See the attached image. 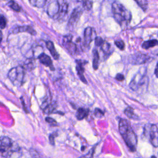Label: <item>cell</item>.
Masks as SVG:
<instances>
[{
  "instance_id": "obj_23",
  "label": "cell",
  "mask_w": 158,
  "mask_h": 158,
  "mask_svg": "<svg viewBox=\"0 0 158 158\" xmlns=\"http://www.w3.org/2000/svg\"><path fill=\"white\" fill-rule=\"evenodd\" d=\"M102 51H103V52L105 54H110L112 52H111V46L110 45V44L107 43V42H104L102 43V44L100 46Z\"/></svg>"
},
{
  "instance_id": "obj_30",
  "label": "cell",
  "mask_w": 158,
  "mask_h": 158,
  "mask_svg": "<svg viewBox=\"0 0 158 158\" xmlns=\"http://www.w3.org/2000/svg\"><path fill=\"white\" fill-rule=\"evenodd\" d=\"M55 135L54 133L53 134H51L49 136V143L51 145L54 146L55 145V141H54V138H55Z\"/></svg>"
},
{
  "instance_id": "obj_28",
  "label": "cell",
  "mask_w": 158,
  "mask_h": 158,
  "mask_svg": "<svg viewBox=\"0 0 158 158\" xmlns=\"http://www.w3.org/2000/svg\"><path fill=\"white\" fill-rule=\"evenodd\" d=\"M103 43H104V41H103V40L102 39L101 37H100V36L96 37V38H95V44H96V46H101L102 44Z\"/></svg>"
},
{
  "instance_id": "obj_18",
  "label": "cell",
  "mask_w": 158,
  "mask_h": 158,
  "mask_svg": "<svg viewBox=\"0 0 158 158\" xmlns=\"http://www.w3.org/2000/svg\"><path fill=\"white\" fill-rule=\"evenodd\" d=\"M99 54L97 49L93 50V67L94 70H97L99 67Z\"/></svg>"
},
{
  "instance_id": "obj_22",
  "label": "cell",
  "mask_w": 158,
  "mask_h": 158,
  "mask_svg": "<svg viewBox=\"0 0 158 158\" xmlns=\"http://www.w3.org/2000/svg\"><path fill=\"white\" fill-rule=\"evenodd\" d=\"M4 1H6V4L14 10L16 11V12H20V7L19 6V4L17 3H16L14 1V0H4Z\"/></svg>"
},
{
  "instance_id": "obj_5",
  "label": "cell",
  "mask_w": 158,
  "mask_h": 158,
  "mask_svg": "<svg viewBox=\"0 0 158 158\" xmlns=\"http://www.w3.org/2000/svg\"><path fill=\"white\" fill-rule=\"evenodd\" d=\"M148 78L145 73L138 72L131 80L130 83V87L134 91H138L140 88L141 90H145L148 87Z\"/></svg>"
},
{
  "instance_id": "obj_15",
  "label": "cell",
  "mask_w": 158,
  "mask_h": 158,
  "mask_svg": "<svg viewBox=\"0 0 158 158\" xmlns=\"http://www.w3.org/2000/svg\"><path fill=\"white\" fill-rule=\"evenodd\" d=\"M28 32L30 33L31 35H34L36 34L35 30L30 26H25V27H18L17 28H15L13 30V33H17L19 32Z\"/></svg>"
},
{
  "instance_id": "obj_29",
  "label": "cell",
  "mask_w": 158,
  "mask_h": 158,
  "mask_svg": "<svg viewBox=\"0 0 158 158\" xmlns=\"http://www.w3.org/2000/svg\"><path fill=\"white\" fill-rule=\"evenodd\" d=\"M94 114H95V115H96V117H102V116L104 115V112H103L101 110H100V109L96 108V109H95V110H94Z\"/></svg>"
},
{
  "instance_id": "obj_6",
  "label": "cell",
  "mask_w": 158,
  "mask_h": 158,
  "mask_svg": "<svg viewBox=\"0 0 158 158\" xmlns=\"http://www.w3.org/2000/svg\"><path fill=\"white\" fill-rule=\"evenodd\" d=\"M144 135L148 138L154 147H158V128L156 125L148 124L145 125Z\"/></svg>"
},
{
  "instance_id": "obj_8",
  "label": "cell",
  "mask_w": 158,
  "mask_h": 158,
  "mask_svg": "<svg viewBox=\"0 0 158 158\" xmlns=\"http://www.w3.org/2000/svg\"><path fill=\"white\" fill-rule=\"evenodd\" d=\"M59 2V10L56 20L63 19L67 15L68 11V4L65 0H57Z\"/></svg>"
},
{
  "instance_id": "obj_25",
  "label": "cell",
  "mask_w": 158,
  "mask_h": 158,
  "mask_svg": "<svg viewBox=\"0 0 158 158\" xmlns=\"http://www.w3.org/2000/svg\"><path fill=\"white\" fill-rule=\"evenodd\" d=\"M114 44L120 50H123L125 49V43L122 40H116L115 41Z\"/></svg>"
},
{
  "instance_id": "obj_4",
  "label": "cell",
  "mask_w": 158,
  "mask_h": 158,
  "mask_svg": "<svg viewBox=\"0 0 158 158\" xmlns=\"http://www.w3.org/2000/svg\"><path fill=\"white\" fill-rule=\"evenodd\" d=\"M25 75V68L19 65L11 69L8 72V78L10 81L17 86H22L24 83Z\"/></svg>"
},
{
  "instance_id": "obj_2",
  "label": "cell",
  "mask_w": 158,
  "mask_h": 158,
  "mask_svg": "<svg viewBox=\"0 0 158 158\" xmlns=\"http://www.w3.org/2000/svg\"><path fill=\"white\" fill-rule=\"evenodd\" d=\"M118 130L130 151H135L137 146V138L129 121L123 118L120 119L118 123Z\"/></svg>"
},
{
  "instance_id": "obj_27",
  "label": "cell",
  "mask_w": 158,
  "mask_h": 158,
  "mask_svg": "<svg viewBox=\"0 0 158 158\" xmlns=\"http://www.w3.org/2000/svg\"><path fill=\"white\" fill-rule=\"evenodd\" d=\"M45 120H46V121L48 123H49L51 126H57V122H56L54 118H51V117H47L45 118Z\"/></svg>"
},
{
  "instance_id": "obj_1",
  "label": "cell",
  "mask_w": 158,
  "mask_h": 158,
  "mask_svg": "<svg viewBox=\"0 0 158 158\" xmlns=\"http://www.w3.org/2000/svg\"><path fill=\"white\" fill-rule=\"evenodd\" d=\"M22 150L19 144L7 136L0 137V156L4 158H20Z\"/></svg>"
},
{
  "instance_id": "obj_17",
  "label": "cell",
  "mask_w": 158,
  "mask_h": 158,
  "mask_svg": "<svg viewBox=\"0 0 158 158\" xmlns=\"http://www.w3.org/2000/svg\"><path fill=\"white\" fill-rule=\"evenodd\" d=\"M89 113V109H85L83 107H80L77 109V118L78 120H81L84 119L85 117H86Z\"/></svg>"
},
{
  "instance_id": "obj_16",
  "label": "cell",
  "mask_w": 158,
  "mask_h": 158,
  "mask_svg": "<svg viewBox=\"0 0 158 158\" xmlns=\"http://www.w3.org/2000/svg\"><path fill=\"white\" fill-rule=\"evenodd\" d=\"M46 47H47L48 49L50 52L51 54L53 57V58L55 60H57L59 59V55L57 53V52L56 51L53 43L52 41H48L46 42Z\"/></svg>"
},
{
  "instance_id": "obj_24",
  "label": "cell",
  "mask_w": 158,
  "mask_h": 158,
  "mask_svg": "<svg viewBox=\"0 0 158 158\" xmlns=\"http://www.w3.org/2000/svg\"><path fill=\"white\" fill-rule=\"evenodd\" d=\"M92 6H93V2L91 1L90 0H84L83 2V7L88 10L91 9Z\"/></svg>"
},
{
  "instance_id": "obj_9",
  "label": "cell",
  "mask_w": 158,
  "mask_h": 158,
  "mask_svg": "<svg viewBox=\"0 0 158 158\" xmlns=\"http://www.w3.org/2000/svg\"><path fill=\"white\" fill-rule=\"evenodd\" d=\"M81 14H82V10L80 7H77L74 9L69 20V23H68L69 26L71 27H73L78 22Z\"/></svg>"
},
{
  "instance_id": "obj_20",
  "label": "cell",
  "mask_w": 158,
  "mask_h": 158,
  "mask_svg": "<svg viewBox=\"0 0 158 158\" xmlns=\"http://www.w3.org/2000/svg\"><path fill=\"white\" fill-rule=\"evenodd\" d=\"M124 114L130 118L136 120L138 119V116L135 114L134 110L132 107H128L124 110Z\"/></svg>"
},
{
  "instance_id": "obj_34",
  "label": "cell",
  "mask_w": 158,
  "mask_h": 158,
  "mask_svg": "<svg viewBox=\"0 0 158 158\" xmlns=\"http://www.w3.org/2000/svg\"><path fill=\"white\" fill-rule=\"evenodd\" d=\"M151 158H157V157H156L155 156H151Z\"/></svg>"
},
{
  "instance_id": "obj_32",
  "label": "cell",
  "mask_w": 158,
  "mask_h": 158,
  "mask_svg": "<svg viewBox=\"0 0 158 158\" xmlns=\"http://www.w3.org/2000/svg\"><path fill=\"white\" fill-rule=\"evenodd\" d=\"M154 73H155L156 77L158 78V62L157 63V65H156V69L154 70Z\"/></svg>"
},
{
  "instance_id": "obj_13",
  "label": "cell",
  "mask_w": 158,
  "mask_h": 158,
  "mask_svg": "<svg viewBox=\"0 0 158 158\" xmlns=\"http://www.w3.org/2000/svg\"><path fill=\"white\" fill-rule=\"evenodd\" d=\"M148 56L144 54H134L131 56L130 62L134 64H142L145 63L148 59Z\"/></svg>"
},
{
  "instance_id": "obj_21",
  "label": "cell",
  "mask_w": 158,
  "mask_h": 158,
  "mask_svg": "<svg viewBox=\"0 0 158 158\" xmlns=\"http://www.w3.org/2000/svg\"><path fill=\"white\" fill-rule=\"evenodd\" d=\"M47 0H29L30 4L36 7L41 8L44 6Z\"/></svg>"
},
{
  "instance_id": "obj_10",
  "label": "cell",
  "mask_w": 158,
  "mask_h": 158,
  "mask_svg": "<svg viewBox=\"0 0 158 158\" xmlns=\"http://www.w3.org/2000/svg\"><path fill=\"white\" fill-rule=\"evenodd\" d=\"M41 108L43 111L47 114L52 113L56 108V104L54 102H52L49 99L44 101L41 105Z\"/></svg>"
},
{
  "instance_id": "obj_33",
  "label": "cell",
  "mask_w": 158,
  "mask_h": 158,
  "mask_svg": "<svg viewBox=\"0 0 158 158\" xmlns=\"http://www.w3.org/2000/svg\"><path fill=\"white\" fill-rule=\"evenodd\" d=\"M2 31L0 30V43L1 42V40H2Z\"/></svg>"
},
{
  "instance_id": "obj_14",
  "label": "cell",
  "mask_w": 158,
  "mask_h": 158,
  "mask_svg": "<svg viewBox=\"0 0 158 158\" xmlns=\"http://www.w3.org/2000/svg\"><path fill=\"white\" fill-rule=\"evenodd\" d=\"M92 31L93 30L91 27H87L85 29L83 43L85 48L88 47L92 41Z\"/></svg>"
},
{
  "instance_id": "obj_12",
  "label": "cell",
  "mask_w": 158,
  "mask_h": 158,
  "mask_svg": "<svg viewBox=\"0 0 158 158\" xmlns=\"http://www.w3.org/2000/svg\"><path fill=\"white\" fill-rule=\"evenodd\" d=\"M38 57L41 64H43L45 66L49 67L51 70H55L54 67L52 64V61L49 56H48L47 54H46L44 53H41L38 56Z\"/></svg>"
},
{
  "instance_id": "obj_26",
  "label": "cell",
  "mask_w": 158,
  "mask_h": 158,
  "mask_svg": "<svg viewBox=\"0 0 158 158\" xmlns=\"http://www.w3.org/2000/svg\"><path fill=\"white\" fill-rule=\"evenodd\" d=\"M6 27V19L2 15L0 16V29L2 30Z\"/></svg>"
},
{
  "instance_id": "obj_11",
  "label": "cell",
  "mask_w": 158,
  "mask_h": 158,
  "mask_svg": "<svg viewBox=\"0 0 158 158\" xmlns=\"http://www.w3.org/2000/svg\"><path fill=\"white\" fill-rule=\"evenodd\" d=\"M87 63V61H84L82 60H76V70L77 72V74L80 78V79L81 80L82 82H83L85 84H87V81L86 78L84 77V65Z\"/></svg>"
},
{
  "instance_id": "obj_3",
  "label": "cell",
  "mask_w": 158,
  "mask_h": 158,
  "mask_svg": "<svg viewBox=\"0 0 158 158\" xmlns=\"http://www.w3.org/2000/svg\"><path fill=\"white\" fill-rule=\"evenodd\" d=\"M112 9L114 17L118 23L120 25H127L130 23L131 14L122 4L115 1L112 4Z\"/></svg>"
},
{
  "instance_id": "obj_31",
  "label": "cell",
  "mask_w": 158,
  "mask_h": 158,
  "mask_svg": "<svg viewBox=\"0 0 158 158\" xmlns=\"http://www.w3.org/2000/svg\"><path fill=\"white\" fill-rule=\"evenodd\" d=\"M115 79L118 81H122L123 80H124L125 79V77L123 75L121 74V73H117L115 76Z\"/></svg>"
},
{
  "instance_id": "obj_7",
  "label": "cell",
  "mask_w": 158,
  "mask_h": 158,
  "mask_svg": "<svg viewBox=\"0 0 158 158\" xmlns=\"http://www.w3.org/2000/svg\"><path fill=\"white\" fill-rule=\"evenodd\" d=\"M72 36L70 35L65 36L64 37L62 40L63 46L71 54L73 55L77 52V48L75 43L72 42Z\"/></svg>"
},
{
  "instance_id": "obj_19",
  "label": "cell",
  "mask_w": 158,
  "mask_h": 158,
  "mask_svg": "<svg viewBox=\"0 0 158 158\" xmlns=\"http://www.w3.org/2000/svg\"><path fill=\"white\" fill-rule=\"evenodd\" d=\"M156 46H158V40L156 39L146 41L142 44V48L145 49H148Z\"/></svg>"
},
{
  "instance_id": "obj_35",
  "label": "cell",
  "mask_w": 158,
  "mask_h": 158,
  "mask_svg": "<svg viewBox=\"0 0 158 158\" xmlns=\"http://www.w3.org/2000/svg\"><path fill=\"white\" fill-rule=\"evenodd\" d=\"M0 16H1V14H0Z\"/></svg>"
}]
</instances>
